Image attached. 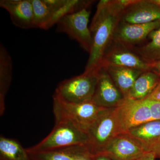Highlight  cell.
<instances>
[{
	"instance_id": "obj_1",
	"label": "cell",
	"mask_w": 160,
	"mask_h": 160,
	"mask_svg": "<svg viewBox=\"0 0 160 160\" xmlns=\"http://www.w3.org/2000/svg\"><path fill=\"white\" fill-rule=\"evenodd\" d=\"M134 0H101L89 26L92 44L85 72L100 70L104 54L113 41V35L124 10Z\"/></svg>"
},
{
	"instance_id": "obj_2",
	"label": "cell",
	"mask_w": 160,
	"mask_h": 160,
	"mask_svg": "<svg viewBox=\"0 0 160 160\" xmlns=\"http://www.w3.org/2000/svg\"><path fill=\"white\" fill-rule=\"evenodd\" d=\"M93 1L32 0L34 28L48 30L66 15L89 7Z\"/></svg>"
},
{
	"instance_id": "obj_3",
	"label": "cell",
	"mask_w": 160,
	"mask_h": 160,
	"mask_svg": "<svg viewBox=\"0 0 160 160\" xmlns=\"http://www.w3.org/2000/svg\"><path fill=\"white\" fill-rule=\"evenodd\" d=\"M87 133L71 122L56 121L50 133L35 146L26 149L28 152L50 151L75 146H86Z\"/></svg>"
},
{
	"instance_id": "obj_4",
	"label": "cell",
	"mask_w": 160,
	"mask_h": 160,
	"mask_svg": "<svg viewBox=\"0 0 160 160\" xmlns=\"http://www.w3.org/2000/svg\"><path fill=\"white\" fill-rule=\"evenodd\" d=\"M99 71H84L82 74L62 81L56 89L53 98L74 103L92 100Z\"/></svg>"
},
{
	"instance_id": "obj_5",
	"label": "cell",
	"mask_w": 160,
	"mask_h": 160,
	"mask_svg": "<svg viewBox=\"0 0 160 160\" xmlns=\"http://www.w3.org/2000/svg\"><path fill=\"white\" fill-rule=\"evenodd\" d=\"M115 108L102 109L86 131V146L91 155L102 153L110 141L119 134Z\"/></svg>"
},
{
	"instance_id": "obj_6",
	"label": "cell",
	"mask_w": 160,
	"mask_h": 160,
	"mask_svg": "<svg viewBox=\"0 0 160 160\" xmlns=\"http://www.w3.org/2000/svg\"><path fill=\"white\" fill-rule=\"evenodd\" d=\"M103 109L92 99L74 103L66 102L53 98L55 121H69L86 132Z\"/></svg>"
},
{
	"instance_id": "obj_7",
	"label": "cell",
	"mask_w": 160,
	"mask_h": 160,
	"mask_svg": "<svg viewBox=\"0 0 160 160\" xmlns=\"http://www.w3.org/2000/svg\"><path fill=\"white\" fill-rule=\"evenodd\" d=\"M90 14L88 7L84 8L66 15L57 24V31L68 35L89 53L92 44L91 32L88 26Z\"/></svg>"
},
{
	"instance_id": "obj_8",
	"label": "cell",
	"mask_w": 160,
	"mask_h": 160,
	"mask_svg": "<svg viewBox=\"0 0 160 160\" xmlns=\"http://www.w3.org/2000/svg\"><path fill=\"white\" fill-rule=\"evenodd\" d=\"M115 112L119 134L152 120L149 106L145 99H126L115 108Z\"/></svg>"
},
{
	"instance_id": "obj_9",
	"label": "cell",
	"mask_w": 160,
	"mask_h": 160,
	"mask_svg": "<svg viewBox=\"0 0 160 160\" xmlns=\"http://www.w3.org/2000/svg\"><path fill=\"white\" fill-rule=\"evenodd\" d=\"M108 67H125L146 71L151 69V63L146 62L130 47L112 41L103 56L100 69Z\"/></svg>"
},
{
	"instance_id": "obj_10",
	"label": "cell",
	"mask_w": 160,
	"mask_h": 160,
	"mask_svg": "<svg viewBox=\"0 0 160 160\" xmlns=\"http://www.w3.org/2000/svg\"><path fill=\"white\" fill-rule=\"evenodd\" d=\"M147 152L135 139L125 132L115 137L101 153L111 160H136Z\"/></svg>"
},
{
	"instance_id": "obj_11",
	"label": "cell",
	"mask_w": 160,
	"mask_h": 160,
	"mask_svg": "<svg viewBox=\"0 0 160 160\" xmlns=\"http://www.w3.org/2000/svg\"><path fill=\"white\" fill-rule=\"evenodd\" d=\"M125 100L107 72L101 68L92 100L105 109L116 108Z\"/></svg>"
},
{
	"instance_id": "obj_12",
	"label": "cell",
	"mask_w": 160,
	"mask_h": 160,
	"mask_svg": "<svg viewBox=\"0 0 160 160\" xmlns=\"http://www.w3.org/2000/svg\"><path fill=\"white\" fill-rule=\"evenodd\" d=\"M160 26V21L147 24H129L120 21L115 31L113 41L129 47L146 39L152 32Z\"/></svg>"
},
{
	"instance_id": "obj_13",
	"label": "cell",
	"mask_w": 160,
	"mask_h": 160,
	"mask_svg": "<svg viewBox=\"0 0 160 160\" xmlns=\"http://www.w3.org/2000/svg\"><path fill=\"white\" fill-rule=\"evenodd\" d=\"M160 21V6L151 0H135L124 10L120 22L147 24Z\"/></svg>"
},
{
	"instance_id": "obj_14",
	"label": "cell",
	"mask_w": 160,
	"mask_h": 160,
	"mask_svg": "<svg viewBox=\"0 0 160 160\" xmlns=\"http://www.w3.org/2000/svg\"><path fill=\"white\" fill-rule=\"evenodd\" d=\"M0 6L8 12L13 25L22 29L34 28L32 0H1Z\"/></svg>"
},
{
	"instance_id": "obj_15",
	"label": "cell",
	"mask_w": 160,
	"mask_h": 160,
	"mask_svg": "<svg viewBox=\"0 0 160 160\" xmlns=\"http://www.w3.org/2000/svg\"><path fill=\"white\" fill-rule=\"evenodd\" d=\"M126 133L134 138L147 151L160 142V120H152L132 128Z\"/></svg>"
},
{
	"instance_id": "obj_16",
	"label": "cell",
	"mask_w": 160,
	"mask_h": 160,
	"mask_svg": "<svg viewBox=\"0 0 160 160\" xmlns=\"http://www.w3.org/2000/svg\"><path fill=\"white\" fill-rule=\"evenodd\" d=\"M31 160H78L90 156L86 146H75L42 152H28Z\"/></svg>"
},
{
	"instance_id": "obj_17",
	"label": "cell",
	"mask_w": 160,
	"mask_h": 160,
	"mask_svg": "<svg viewBox=\"0 0 160 160\" xmlns=\"http://www.w3.org/2000/svg\"><path fill=\"white\" fill-rule=\"evenodd\" d=\"M103 69L107 72L125 99L128 98L136 80L144 72L125 67H108Z\"/></svg>"
},
{
	"instance_id": "obj_18",
	"label": "cell",
	"mask_w": 160,
	"mask_h": 160,
	"mask_svg": "<svg viewBox=\"0 0 160 160\" xmlns=\"http://www.w3.org/2000/svg\"><path fill=\"white\" fill-rule=\"evenodd\" d=\"M12 61L7 49L0 45V114L5 110V98L12 80Z\"/></svg>"
},
{
	"instance_id": "obj_19",
	"label": "cell",
	"mask_w": 160,
	"mask_h": 160,
	"mask_svg": "<svg viewBox=\"0 0 160 160\" xmlns=\"http://www.w3.org/2000/svg\"><path fill=\"white\" fill-rule=\"evenodd\" d=\"M160 77L158 75L151 70L144 71L136 80L127 99H145L159 82Z\"/></svg>"
},
{
	"instance_id": "obj_20",
	"label": "cell",
	"mask_w": 160,
	"mask_h": 160,
	"mask_svg": "<svg viewBox=\"0 0 160 160\" xmlns=\"http://www.w3.org/2000/svg\"><path fill=\"white\" fill-rule=\"evenodd\" d=\"M0 160H31L26 149L13 139L0 137Z\"/></svg>"
},
{
	"instance_id": "obj_21",
	"label": "cell",
	"mask_w": 160,
	"mask_h": 160,
	"mask_svg": "<svg viewBox=\"0 0 160 160\" xmlns=\"http://www.w3.org/2000/svg\"><path fill=\"white\" fill-rule=\"evenodd\" d=\"M150 42L138 47H130L143 59L151 63L160 60V26L149 35Z\"/></svg>"
},
{
	"instance_id": "obj_22",
	"label": "cell",
	"mask_w": 160,
	"mask_h": 160,
	"mask_svg": "<svg viewBox=\"0 0 160 160\" xmlns=\"http://www.w3.org/2000/svg\"><path fill=\"white\" fill-rule=\"evenodd\" d=\"M145 100L149 106L152 120H160V102Z\"/></svg>"
},
{
	"instance_id": "obj_23",
	"label": "cell",
	"mask_w": 160,
	"mask_h": 160,
	"mask_svg": "<svg viewBox=\"0 0 160 160\" xmlns=\"http://www.w3.org/2000/svg\"><path fill=\"white\" fill-rule=\"evenodd\" d=\"M145 99L160 102V81L151 93Z\"/></svg>"
},
{
	"instance_id": "obj_24",
	"label": "cell",
	"mask_w": 160,
	"mask_h": 160,
	"mask_svg": "<svg viewBox=\"0 0 160 160\" xmlns=\"http://www.w3.org/2000/svg\"><path fill=\"white\" fill-rule=\"evenodd\" d=\"M156 153L152 151H149L136 160H154Z\"/></svg>"
},
{
	"instance_id": "obj_25",
	"label": "cell",
	"mask_w": 160,
	"mask_h": 160,
	"mask_svg": "<svg viewBox=\"0 0 160 160\" xmlns=\"http://www.w3.org/2000/svg\"><path fill=\"white\" fill-rule=\"evenodd\" d=\"M150 70L154 72L160 77V60L151 63Z\"/></svg>"
},
{
	"instance_id": "obj_26",
	"label": "cell",
	"mask_w": 160,
	"mask_h": 160,
	"mask_svg": "<svg viewBox=\"0 0 160 160\" xmlns=\"http://www.w3.org/2000/svg\"><path fill=\"white\" fill-rule=\"evenodd\" d=\"M91 159L92 160H111L108 157L102 154V153H98V154L91 155Z\"/></svg>"
},
{
	"instance_id": "obj_27",
	"label": "cell",
	"mask_w": 160,
	"mask_h": 160,
	"mask_svg": "<svg viewBox=\"0 0 160 160\" xmlns=\"http://www.w3.org/2000/svg\"><path fill=\"white\" fill-rule=\"evenodd\" d=\"M151 151L154 152L156 154L160 155V142L152 148Z\"/></svg>"
},
{
	"instance_id": "obj_28",
	"label": "cell",
	"mask_w": 160,
	"mask_h": 160,
	"mask_svg": "<svg viewBox=\"0 0 160 160\" xmlns=\"http://www.w3.org/2000/svg\"><path fill=\"white\" fill-rule=\"evenodd\" d=\"M152 2L154 3L155 4H157V5L160 6V0H151Z\"/></svg>"
}]
</instances>
